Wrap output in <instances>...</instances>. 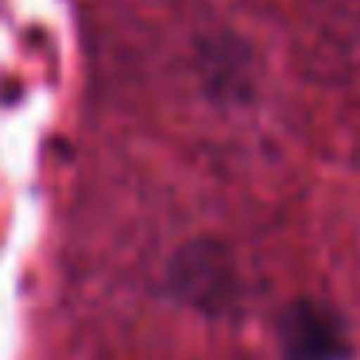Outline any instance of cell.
<instances>
[{
    "label": "cell",
    "instance_id": "1",
    "mask_svg": "<svg viewBox=\"0 0 360 360\" xmlns=\"http://www.w3.org/2000/svg\"><path fill=\"white\" fill-rule=\"evenodd\" d=\"M283 360H349V329L341 314L314 298H295L279 314Z\"/></svg>",
    "mask_w": 360,
    "mask_h": 360
},
{
    "label": "cell",
    "instance_id": "2",
    "mask_svg": "<svg viewBox=\"0 0 360 360\" xmlns=\"http://www.w3.org/2000/svg\"><path fill=\"white\" fill-rule=\"evenodd\" d=\"M174 283L182 295L198 306H221L233 290V275H229L225 252L217 244H186L179 259H174Z\"/></svg>",
    "mask_w": 360,
    "mask_h": 360
}]
</instances>
